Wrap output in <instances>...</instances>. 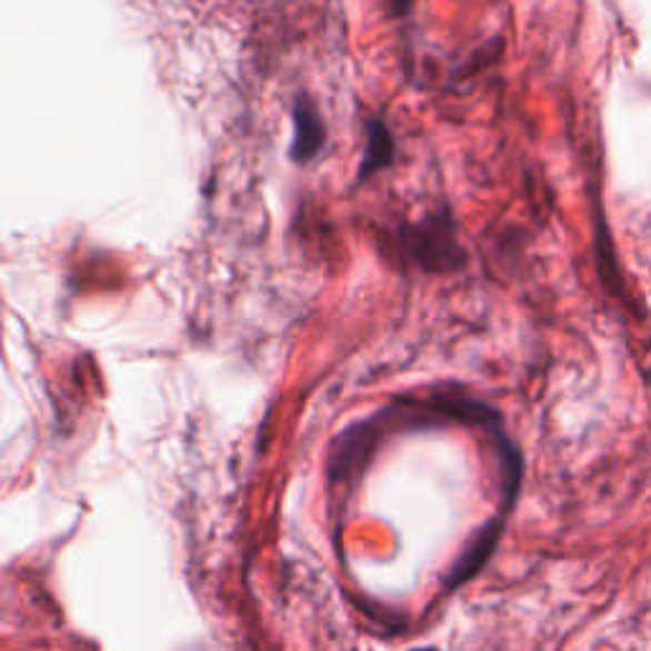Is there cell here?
<instances>
[{"label": "cell", "mask_w": 651, "mask_h": 651, "mask_svg": "<svg viewBox=\"0 0 651 651\" xmlns=\"http://www.w3.org/2000/svg\"><path fill=\"white\" fill-rule=\"evenodd\" d=\"M400 240L404 254L422 270L448 272L463 268L465 262V252L455 242L451 217L445 214L428 217L420 224L404 227Z\"/></svg>", "instance_id": "1"}, {"label": "cell", "mask_w": 651, "mask_h": 651, "mask_svg": "<svg viewBox=\"0 0 651 651\" xmlns=\"http://www.w3.org/2000/svg\"><path fill=\"white\" fill-rule=\"evenodd\" d=\"M410 6H412V0H390V8H392V13H394V16L408 13V11H410Z\"/></svg>", "instance_id": "4"}, {"label": "cell", "mask_w": 651, "mask_h": 651, "mask_svg": "<svg viewBox=\"0 0 651 651\" xmlns=\"http://www.w3.org/2000/svg\"><path fill=\"white\" fill-rule=\"evenodd\" d=\"M394 151H398V146H394V136H392V130L387 128V122L380 118L369 120L367 122V151H364L362 163H359L357 181L372 179L377 171L390 169L392 161H394Z\"/></svg>", "instance_id": "3"}, {"label": "cell", "mask_w": 651, "mask_h": 651, "mask_svg": "<svg viewBox=\"0 0 651 651\" xmlns=\"http://www.w3.org/2000/svg\"><path fill=\"white\" fill-rule=\"evenodd\" d=\"M326 146V128L313 100L308 94H298L293 102V143L290 158L296 163H311Z\"/></svg>", "instance_id": "2"}]
</instances>
